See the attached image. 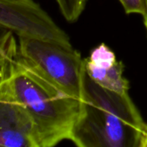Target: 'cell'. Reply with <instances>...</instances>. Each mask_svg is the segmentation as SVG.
Instances as JSON below:
<instances>
[{"label":"cell","mask_w":147,"mask_h":147,"mask_svg":"<svg viewBox=\"0 0 147 147\" xmlns=\"http://www.w3.org/2000/svg\"><path fill=\"white\" fill-rule=\"evenodd\" d=\"M144 3H145V9H144V13L141 16H143L144 24H145L146 28L147 30V0H144Z\"/></svg>","instance_id":"10"},{"label":"cell","mask_w":147,"mask_h":147,"mask_svg":"<svg viewBox=\"0 0 147 147\" xmlns=\"http://www.w3.org/2000/svg\"><path fill=\"white\" fill-rule=\"evenodd\" d=\"M20 53L60 90L80 100L84 99L85 59L73 48L45 40L17 37Z\"/></svg>","instance_id":"3"},{"label":"cell","mask_w":147,"mask_h":147,"mask_svg":"<svg viewBox=\"0 0 147 147\" xmlns=\"http://www.w3.org/2000/svg\"><path fill=\"white\" fill-rule=\"evenodd\" d=\"M87 75L101 87L119 94H129V82L124 77V65L104 43L94 47L85 59Z\"/></svg>","instance_id":"6"},{"label":"cell","mask_w":147,"mask_h":147,"mask_svg":"<svg viewBox=\"0 0 147 147\" xmlns=\"http://www.w3.org/2000/svg\"><path fill=\"white\" fill-rule=\"evenodd\" d=\"M0 25L17 37H30L72 47L68 35L34 0H0Z\"/></svg>","instance_id":"4"},{"label":"cell","mask_w":147,"mask_h":147,"mask_svg":"<svg viewBox=\"0 0 147 147\" xmlns=\"http://www.w3.org/2000/svg\"><path fill=\"white\" fill-rule=\"evenodd\" d=\"M125 11L127 14H140L144 13L145 3L144 0H120Z\"/></svg>","instance_id":"9"},{"label":"cell","mask_w":147,"mask_h":147,"mask_svg":"<svg viewBox=\"0 0 147 147\" xmlns=\"http://www.w3.org/2000/svg\"><path fill=\"white\" fill-rule=\"evenodd\" d=\"M139 147H147V129L146 131V133L144 134L142 139H141Z\"/></svg>","instance_id":"11"},{"label":"cell","mask_w":147,"mask_h":147,"mask_svg":"<svg viewBox=\"0 0 147 147\" xmlns=\"http://www.w3.org/2000/svg\"><path fill=\"white\" fill-rule=\"evenodd\" d=\"M8 78L17 101L29 116L38 147H52L72 140L81 102L54 85L19 51H11Z\"/></svg>","instance_id":"1"},{"label":"cell","mask_w":147,"mask_h":147,"mask_svg":"<svg viewBox=\"0 0 147 147\" xmlns=\"http://www.w3.org/2000/svg\"><path fill=\"white\" fill-rule=\"evenodd\" d=\"M147 129L129 94L104 89L86 75L81 111L71 141L79 147H139Z\"/></svg>","instance_id":"2"},{"label":"cell","mask_w":147,"mask_h":147,"mask_svg":"<svg viewBox=\"0 0 147 147\" xmlns=\"http://www.w3.org/2000/svg\"><path fill=\"white\" fill-rule=\"evenodd\" d=\"M17 43L16 34L0 25V83L8 73L9 57Z\"/></svg>","instance_id":"7"},{"label":"cell","mask_w":147,"mask_h":147,"mask_svg":"<svg viewBox=\"0 0 147 147\" xmlns=\"http://www.w3.org/2000/svg\"><path fill=\"white\" fill-rule=\"evenodd\" d=\"M0 146L38 147L31 120L17 101L8 73L0 83Z\"/></svg>","instance_id":"5"},{"label":"cell","mask_w":147,"mask_h":147,"mask_svg":"<svg viewBox=\"0 0 147 147\" xmlns=\"http://www.w3.org/2000/svg\"><path fill=\"white\" fill-rule=\"evenodd\" d=\"M88 0H56L60 10L64 18L70 22H75L83 12Z\"/></svg>","instance_id":"8"}]
</instances>
